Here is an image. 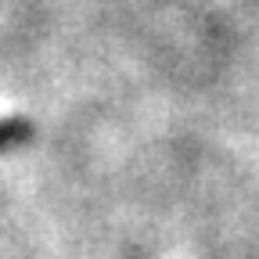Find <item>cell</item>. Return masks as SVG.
Returning <instances> with one entry per match:
<instances>
[{"instance_id":"cell-1","label":"cell","mask_w":259,"mask_h":259,"mask_svg":"<svg viewBox=\"0 0 259 259\" xmlns=\"http://www.w3.org/2000/svg\"><path fill=\"white\" fill-rule=\"evenodd\" d=\"M11 134H22V126L18 122H0V141H8Z\"/></svg>"}]
</instances>
